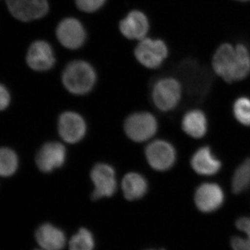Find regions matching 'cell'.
Segmentation results:
<instances>
[{"label":"cell","instance_id":"cell-29","mask_svg":"<svg viewBox=\"0 0 250 250\" xmlns=\"http://www.w3.org/2000/svg\"></svg>","mask_w":250,"mask_h":250},{"label":"cell","instance_id":"cell-5","mask_svg":"<svg viewBox=\"0 0 250 250\" xmlns=\"http://www.w3.org/2000/svg\"><path fill=\"white\" fill-rule=\"evenodd\" d=\"M90 176L94 185V190L91 194L92 200L96 201L104 197H111L116 193V170L113 166L104 163H100L94 166L90 171Z\"/></svg>","mask_w":250,"mask_h":250},{"label":"cell","instance_id":"cell-27","mask_svg":"<svg viewBox=\"0 0 250 250\" xmlns=\"http://www.w3.org/2000/svg\"><path fill=\"white\" fill-rule=\"evenodd\" d=\"M238 1H243V2H246V1H250V0H236Z\"/></svg>","mask_w":250,"mask_h":250},{"label":"cell","instance_id":"cell-7","mask_svg":"<svg viewBox=\"0 0 250 250\" xmlns=\"http://www.w3.org/2000/svg\"><path fill=\"white\" fill-rule=\"evenodd\" d=\"M146 158L154 170L165 172L173 167L177 161V152L171 143L164 140H156L146 147Z\"/></svg>","mask_w":250,"mask_h":250},{"label":"cell","instance_id":"cell-13","mask_svg":"<svg viewBox=\"0 0 250 250\" xmlns=\"http://www.w3.org/2000/svg\"><path fill=\"white\" fill-rule=\"evenodd\" d=\"M26 60L29 67L37 72L50 70L56 62L53 49L49 44L43 41H37L31 44Z\"/></svg>","mask_w":250,"mask_h":250},{"label":"cell","instance_id":"cell-12","mask_svg":"<svg viewBox=\"0 0 250 250\" xmlns=\"http://www.w3.org/2000/svg\"><path fill=\"white\" fill-rule=\"evenodd\" d=\"M57 39L62 45L70 49L80 48L84 43L85 32L82 23L75 18H65L57 29Z\"/></svg>","mask_w":250,"mask_h":250},{"label":"cell","instance_id":"cell-24","mask_svg":"<svg viewBox=\"0 0 250 250\" xmlns=\"http://www.w3.org/2000/svg\"><path fill=\"white\" fill-rule=\"evenodd\" d=\"M232 250H250V238L245 236H235L230 241Z\"/></svg>","mask_w":250,"mask_h":250},{"label":"cell","instance_id":"cell-3","mask_svg":"<svg viewBox=\"0 0 250 250\" xmlns=\"http://www.w3.org/2000/svg\"><path fill=\"white\" fill-rule=\"evenodd\" d=\"M182 94L180 82L174 77H166L156 81L153 85L152 100L159 111L169 112L178 106Z\"/></svg>","mask_w":250,"mask_h":250},{"label":"cell","instance_id":"cell-15","mask_svg":"<svg viewBox=\"0 0 250 250\" xmlns=\"http://www.w3.org/2000/svg\"><path fill=\"white\" fill-rule=\"evenodd\" d=\"M190 165L196 173L203 176L214 175L222 167L221 161L208 146L199 148L194 153L190 159Z\"/></svg>","mask_w":250,"mask_h":250},{"label":"cell","instance_id":"cell-2","mask_svg":"<svg viewBox=\"0 0 250 250\" xmlns=\"http://www.w3.org/2000/svg\"><path fill=\"white\" fill-rule=\"evenodd\" d=\"M96 80V72L93 66L84 61L70 62L62 73V84L73 95H83L90 93Z\"/></svg>","mask_w":250,"mask_h":250},{"label":"cell","instance_id":"cell-8","mask_svg":"<svg viewBox=\"0 0 250 250\" xmlns=\"http://www.w3.org/2000/svg\"><path fill=\"white\" fill-rule=\"evenodd\" d=\"M59 136L65 143L76 144L84 138L87 126L83 117L75 111L62 113L58 120Z\"/></svg>","mask_w":250,"mask_h":250},{"label":"cell","instance_id":"cell-6","mask_svg":"<svg viewBox=\"0 0 250 250\" xmlns=\"http://www.w3.org/2000/svg\"><path fill=\"white\" fill-rule=\"evenodd\" d=\"M135 57L143 66L156 69L168 56V48L161 39H144L135 49Z\"/></svg>","mask_w":250,"mask_h":250},{"label":"cell","instance_id":"cell-4","mask_svg":"<svg viewBox=\"0 0 250 250\" xmlns=\"http://www.w3.org/2000/svg\"><path fill=\"white\" fill-rule=\"evenodd\" d=\"M158 123L155 117L148 112H138L130 115L124 123L125 134L136 143L147 141L156 134Z\"/></svg>","mask_w":250,"mask_h":250},{"label":"cell","instance_id":"cell-1","mask_svg":"<svg viewBox=\"0 0 250 250\" xmlns=\"http://www.w3.org/2000/svg\"><path fill=\"white\" fill-rule=\"evenodd\" d=\"M212 66L228 83L245 80L250 74V52L245 44L223 43L215 51Z\"/></svg>","mask_w":250,"mask_h":250},{"label":"cell","instance_id":"cell-16","mask_svg":"<svg viewBox=\"0 0 250 250\" xmlns=\"http://www.w3.org/2000/svg\"><path fill=\"white\" fill-rule=\"evenodd\" d=\"M35 236L44 250H62L66 244L65 233L52 224H42L36 230Z\"/></svg>","mask_w":250,"mask_h":250},{"label":"cell","instance_id":"cell-9","mask_svg":"<svg viewBox=\"0 0 250 250\" xmlns=\"http://www.w3.org/2000/svg\"><path fill=\"white\" fill-rule=\"evenodd\" d=\"M66 156V149L62 143L56 141L46 143L36 154V166L41 172L49 173L62 167Z\"/></svg>","mask_w":250,"mask_h":250},{"label":"cell","instance_id":"cell-20","mask_svg":"<svg viewBox=\"0 0 250 250\" xmlns=\"http://www.w3.org/2000/svg\"><path fill=\"white\" fill-rule=\"evenodd\" d=\"M19 160L17 154L9 147H2L0 150V174L2 177H9L18 170Z\"/></svg>","mask_w":250,"mask_h":250},{"label":"cell","instance_id":"cell-21","mask_svg":"<svg viewBox=\"0 0 250 250\" xmlns=\"http://www.w3.org/2000/svg\"><path fill=\"white\" fill-rule=\"evenodd\" d=\"M95 239L93 233L85 228H81L69 242L70 250H93Z\"/></svg>","mask_w":250,"mask_h":250},{"label":"cell","instance_id":"cell-28","mask_svg":"<svg viewBox=\"0 0 250 250\" xmlns=\"http://www.w3.org/2000/svg\"></svg>","mask_w":250,"mask_h":250},{"label":"cell","instance_id":"cell-26","mask_svg":"<svg viewBox=\"0 0 250 250\" xmlns=\"http://www.w3.org/2000/svg\"><path fill=\"white\" fill-rule=\"evenodd\" d=\"M11 95L8 88L1 84L0 86V108L1 111L6 109L11 103Z\"/></svg>","mask_w":250,"mask_h":250},{"label":"cell","instance_id":"cell-18","mask_svg":"<svg viewBox=\"0 0 250 250\" xmlns=\"http://www.w3.org/2000/svg\"><path fill=\"white\" fill-rule=\"evenodd\" d=\"M122 190L126 200L135 201L146 195L148 190V183L146 177L137 172H129L123 177Z\"/></svg>","mask_w":250,"mask_h":250},{"label":"cell","instance_id":"cell-11","mask_svg":"<svg viewBox=\"0 0 250 250\" xmlns=\"http://www.w3.org/2000/svg\"><path fill=\"white\" fill-rule=\"evenodd\" d=\"M11 14L23 22L44 17L48 12L47 0H6Z\"/></svg>","mask_w":250,"mask_h":250},{"label":"cell","instance_id":"cell-10","mask_svg":"<svg viewBox=\"0 0 250 250\" xmlns=\"http://www.w3.org/2000/svg\"><path fill=\"white\" fill-rule=\"evenodd\" d=\"M225 199V192L221 187L210 182L199 186L194 195L197 209L204 213H211L218 210L223 205Z\"/></svg>","mask_w":250,"mask_h":250},{"label":"cell","instance_id":"cell-25","mask_svg":"<svg viewBox=\"0 0 250 250\" xmlns=\"http://www.w3.org/2000/svg\"><path fill=\"white\" fill-rule=\"evenodd\" d=\"M237 229L239 230L245 236L250 238V216H243L236 221Z\"/></svg>","mask_w":250,"mask_h":250},{"label":"cell","instance_id":"cell-17","mask_svg":"<svg viewBox=\"0 0 250 250\" xmlns=\"http://www.w3.org/2000/svg\"><path fill=\"white\" fill-rule=\"evenodd\" d=\"M182 129L186 134L193 139L204 137L208 129V121L201 110L192 109L184 115L182 119Z\"/></svg>","mask_w":250,"mask_h":250},{"label":"cell","instance_id":"cell-22","mask_svg":"<svg viewBox=\"0 0 250 250\" xmlns=\"http://www.w3.org/2000/svg\"><path fill=\"white\" fill-rule=\"evenodd\" d=\"M233 116L243 126H250V98L241 97L233 103Z\"/></svg>","mask_w":250,"mask_h":250},{"label":"cell","instance_id":"cell-23","mask_svg":"<svg viewBox=\"0 0 250 250\" xmlns=\"http://www.w3.org/2000/svg\"><path fill=\"white\" fill-rule=\"evenodd\" d=\"M77 7L87 13L95 12L102 7L106 0H75Z\"/></svg>","mask_w":250,"mask_h":250},{"label":"cell","instance_id":"cell-14","mask_svg":"<svg viewBox=\"0 0 250 250\" xmlns=\"http://www.w3.org/2000/svg\"><path fill=\"white\" fill-rule=\"evenodd\" d=\"M120 29L126 39L141 41L149 31V21L141 11H133L121 21Z\"/></svg>","mask_w":250,"mask_h":250},{"label":"cell","instance_id":"cell-19","mask_svg":"<svg viewBox=\"0 0 250 250\" xmlns=\"http://www.w3.org/2000/svg\"><path fill=\"white\" fill-rule=\"evenodd\" d=\"M231 189L236 195L250 190V159H247L238 166L231 181Z\"/></svg>","mask_w":250,"mask_h":250}]
</instances>
